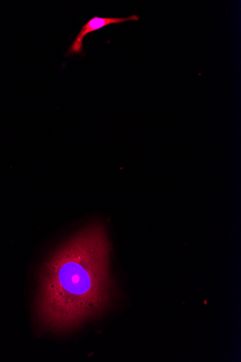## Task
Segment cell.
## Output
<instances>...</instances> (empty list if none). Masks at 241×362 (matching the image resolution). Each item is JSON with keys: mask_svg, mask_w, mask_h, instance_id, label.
<instances>
[{"mask_svg": "<svg viewBox=\"0 0 241 362\" xmlns=\"http://www.w3.org/2000/svg\"><path fill=\"white\" fill-rule=\"evenodd\" d=\"M110 254L105 227L94 223L51 255L39 279L35 316L41 326L52 332H71L110 306Z\"/></svg>", "mask_w": 241, "mask_h": 362, "instance_id": "1", "label": "cell"}, {"mask_svg": "<svg viewBox=\"0 0 241 362\" xmlns=\"http://www.w3.org/2000/svg\"><path fill=\"white\" fill-rule=\"evenodd\" d=\"M139 16L133 15L128 18H100L95 16L88 21L81 28L77 37L69 48L66 56L78 55L83 52L84 38L90 33L100 30L111 24H120L128 21H139Z\"/></svg>", "mask_w": 241, "mask_h": 362, "instance_id": "2", "label": "cell"}]
</instances>
